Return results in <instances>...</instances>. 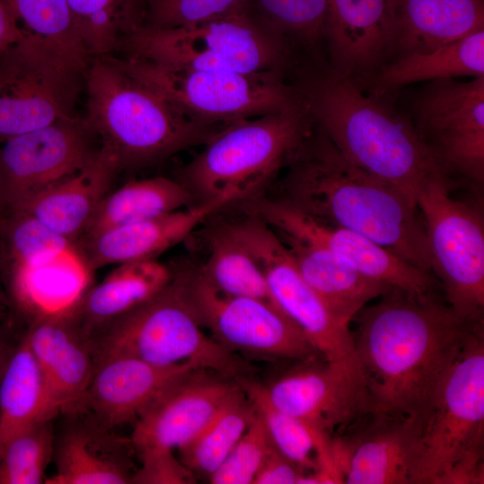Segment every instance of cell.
Segmentation results:
<instances>
[{"mask_svg":"<svg viewBox=\"0 0 484 484\" xmlns=\"http://www.w3.org/2000/svg\"><path fill=\"white\" fill-rule=\"evenodd\" d=\"M353 318L357 363L373 409L422 426L461 350L482 326L430 293L390 287Z\"/></svg>","mask_w":484,"mask_h":484,"instance_id":"cell-1","label":"cell"},{"mask_svg":"<svg viewBox=\"0 0 484 484\" xmlns=\"http://www.w3.org/2000/svg\"><path fill=\"white\" fill-rule=\"evenodd\" d=\"M285 168L282 197L277 200L316 220L362 234L419 269L432 271L417 205L349 161L315 123Z\"/></svg>","mask_w":484,"mask_h":484,"instance_id":"cell-2","label":"cell"},{"mask_svg":"<svg viewBox=\"0 0 484 484\" xmlns=\"http://www.w3.org/2000/svg\"><path fill=\"white\" fill-rule=\"evenodd\" d=\"M314 123L351 163L387 182L417 205L419 190L445 174L411 120L383 98L323 67L297 84ZM448 176V175H447Z\"/></svg>","mask_w":484,"mask_h":484,"instance_id":"cell-3","label":"cell"},{"mask_svg":"<svg viewBox=\"0 0 484 484\" xmlns=\"http://www.w3.org/2000/svg\"><path fill=\"white\" fill-rule=\"evenodd\" d=\"M82 117L118 170L145 167L203 144L222 126L192 120L134 76L117 55L92 56L84 71Z\"/></svg>","mask_w":484,"mask_h":484,"instance_id":"cell-4","label":"cell"},{"mask_svg":"<svg viewBox=\"0 0 484 484\" xmlns=\"http://www.w3.org/2000/svg\"><path fill=\"white\" fill-rule=\"evenodd\" d=\"M313 126L303 100L288 110L227 124L181 169L178 181L196 203L247 198L287 166Z\"/></svg>","mask_w":484,"mask_h":484,"instance_id":"cell-5","label":"cell"},{"mask_svg":"<svg viewBox=\"0 0 484 484\" xmlns=\"http://www.w3.org/2000/svg\"><path fill=\"white\" fill-rule=\"evenodd\" d=\"M482 326L446 374L421 428L413 484L483 483Z\"/></svg>","mask_w":484,"mask_h":484,"instance_id":"cell-6","label":"cell"},{"mask_svg":"<svg viewBox=\"0 0 484 484\" xmlns=\"http://www.w3.org/2000/svg\"><path fill=\"white\" fill-rule=\"evenodd\" d=\"M90 337L95 363L125 355L160 367L190 365L236 381L251 374L240 356L204 333L173 274L157 295L95 329Z\"/></svg>","mask_w":484,"mask_h":484,"instance_id":"cell-7","label":"cell"},{"mask_svg":"<svg viewBox=\"0 0 484 484\" xmlns=\"http://www.w3.org/2000/svg\"><path fill=\"white\" fill-rule=\"evenodd\" d=\"M120 56L203 71H285L293 48L248 11L188 26L142 27L123 40Z\"/></svg>","mask_w":484,"mask_h":484,"instance_id":"cell-8","label":"cell"},{"mask_svg":"<svg viewBox=\"0 0 484 484\" xmlns=\"http://www.w3.org/2000/svg\"><path fill=\"white\" fill-rule=\"evenodd\" d=\"M120 57L134 76L161 93L184 115L207 125L222 126L288 110L302 102L297 84L288 83L283 71H203Z\"/></svg>","mask_w":484,"mask_h":484,"instance_id":"cell-9","label":"cell"},{"mask_svg":"<svg viewBox=\"0 0 484 484\" xmlns=\"http://www.w3.org/2000/svg\"><path fill=\"white\" fill-rule=\"evenodd\" d=\"M170 266L199 324L228 350L271 361L322 358L300 328L274 304L227 295L208 283L198 269Z\"/></svg>","mask_w":484,"mask_h":484,"instance_id":"cell-10","label":"cell"},{"mask_svg":"<svg viewBox=\"0 0 484 484\" xmlns=\"http://www.w3.org/2000/svg\"><path fill=\"white\" fill-rule=\"evenodd\" d=\"M449 176L429 179L417 207L424 219L434 271L447 304L461 317L482 322L484 309V221L480 206L454 198Z\"/></svg>","mask_w":484,"mask_h":484,"instance_id":"cell-11","label":"cell"},{"mask_svg":"<svg viewBox=\"0 0 484 484\" xmlns=\"http://www.w3.org/2000/svg\"><path fill=\"white\" fill-rule=\"evenodd\" d=\"M86 68L24 37L0 54V143L78 117Z\"/></svg>","mask_w":484,"mask_h":484,"instance_id":"cell-12","label":"cell"},{"mask_svg":"<svg viewBox=\"0 0 484 484\" xmlns=\"http://www.w3.org/2000/svg\"><path fill=\"white\" fill-rule=\"evenodd\" d=\"M439 167L474 183L484 180V76L428 82L408 116Z\"/></svg>","mask_w":484,"mask_h":484,"instance_id":"cell-13","label":"cell"},{"mask_svg":"<svg viewBox=\"0 0 484 484\" xmlns=\"http://www.w3.org/2000/svg\"><path fill=\"white\" fill-rule=\"evenodd\" d=\"M226 225L261 267L273 304L300 328L320 356L330 361L357 362L350 328L339 323L305 281L275 231L252 214Z\"/></svg>","mask_w":484,"mask_h":484,"instance_id":"cell-14","label":"cell"},{"mask_svg":"<svg viewBox=\"0 0 484 484\" xmlns=\"http://www.w3.org/2000/svg\"><path fill=\"white\" fill-rule=\"evenodd\" d=\"M100 150L82 117L58 120L0 143L2 216L90 164Z\"/></svg>","mask_w":484,"mask_h":484,"instance_id":"cell-15","label":"cell"},{"mask_svg":"<svg viewBox=\"0 0 484 484\" xmlns=\"http://www.w3.org/2000/svg\"><path fill=\"white\" fill-rule=\"evenodd\" d=\"M300 364L264 385L278 409L329 437L374 411L357 362L315 359Z\"/></svg>","mask_w":484,"mask_h":484,"instance_id":"cell-16","label":"cell"},{"mask_svg":"<svg viewBox=\"0 0 484 484\" xmlns=\"http://www.w3.org/2000/svg\"><path fill=\"white\" fill-rule=\"evenodd\" d=\"M422 425L384 411L361 416L332 438L342 483L413 484Z\"/></svg>","mask_w":484,"mask_h":484,"instance_id":"cell-17","label":"cell"},{"mask_svg":"<svg viewBox=\"0 0 484 484\" xmlns=\"http://www.w3.org/2000/svg\"><path fill=\"white\" fill-rule=\"evenodd\" d=\"M216 372L194 369L170 384L134 422L131 444L138 454L179 449L194 438L241 391Z\"/></svg>","mask_w":484,"mask_h":484,"instance_id":"cell-18","label":"cell"},{"mask_svg":"<svg viewBox=\"0 0 484 484\" xmlns=\"http://www.w3.org/2000/svg\"><path fill=\"white\" fill-rule=\"evenodd\" d=\"M247 206L251 214L263 220L277 234L324 246L378 282L418 294L432 292L434 281L429 272L362 234L316 220L280 200L260 199Z\"/></svg>","mask_w":484,"mask_h":484,"instance_id":"cell-19","label":"cell"},{"mask_svg":"<svg viewBox=\"0 0 484 484\" xmlns=\"http://www.w3.org/2000/svg\"><path fill=\"white\" fill-rule=\"evenodd\" d=\"M24 338L58 414H82L95 359L79 306L66 313L30 322Z\"/></svg>","mask_w":484,"mask_h":484,"instance_id":"cell-20","label":"cell"},{"mask_svg":"<svg viewBox=\"0 0 484 484\" xmlns=\"http://www.w3.org/2000/svg\"><path fill=\"white\" fill-rule=\"evenodd\" d=\"M325 44L328 67L366 89L391 57L390 0H328Z\"/></svg>","mask_w":484,"mask_h":484,"instance_id":"cell-21","label":"cell"},{"mask_svg":"<svg viewBox=\"0 0 484 484\" xmlns=\"http://www.w3.org/2000/svg\"><path fill=\"white\" fill-rule=\"evenodd\" d=\"M194 369L190 365L160 367L125 355L103 358L95 363L84 412L110 429L135 422L170 384Z\"/></svg>","mask_w":484,"mask_h":484,"instance_id":"cell-22","label":"cell"},{"mask_svg":"<svg viewBox=\"0 0 484 484\" xmlns=\"http://www.w3.org/2000/svg\"><path fill=\"white\" fill-rule=\"evenodd\" d=\"M229 203L224 198L210 200L192 204L186 210L113 227L80 238L75 251L91 272L109 264L155 259Z\"/></svg>","mask_w":484,"mask_h":484,"instance_id":"cell-23","label":"cell"},{"mask_svg":"<svg viewBox=\"0 0 484 484\" xmlns=\"http://www.w3.org/2000/svg\"><path fill=\"white\" fill-rule=\"evenodd\" d=\"M390 4L393 48L388 62L484 29V0H390Z\"/></svg>","mask_w":484,"mask_h":484,"instance_id":"cell-24","label":"cell"},{"mask_svg":"<svg viewBox=\"0 0 484 484\" xmlns=\"http://www.w3.org/2000/svg\"><path fill=\"white\" fill-rule=\"evenodd\" d=\"M118 171L115 158L100 147L86 167L41 191L13 212L35 217L76 245Z\"/></svg>","mask_w":484,"mask_h":484,"instance_id":"cell-25","label":"cell"},{"mask_svg":"<svg viewBox=\"0 0 484 484\" xmlns=\"http://www.w3.org/2000/svg\"><path fill=\"white\" fill-rule=\"evenodd\" d=\"M277 235L292 255L305 281L344 326L349 327L369 301L390 288L366 276L347 259L324 246L288 235Z\"/></svg>","mask_w":484,"mask_h":484,"instance_id":"cell-26","label":"cell"},{"mask_svg":"<svg viewBox=\"0 0 484 484\" xmlns=\"http://www.w3.org/2000/svg\"><path fill=\"white\" fill-rule=\"evenodd\" d=\"M94 420L69 427L55 447L56 471L47 484H126L132 471L126 443Z\"/></svg>","mask_w":484,"mask_h":484,"instance_id":"cell-27","label":"cell"},{"mask_svg":"<svg viewBox=\"0 0 484 484\" xmlns=\"http://www.w3.org/2000/svg\"><path fill=\"white\" fill-rule=\"evenodd\" d=\"M4 272L9 303L30 322L76 308L90 288L87 276L91 272L75 250L41 264Z\"/></svg>","mask_w":484,"mask_h":484,"instance_id":"cell-28","label":"cell"},{"mask_svg":"<svg viewBox=\"0 0 484 484\" xmlns=\"http://www.w3.org/2000/svg\"><path fill=\"white\" fill-rule=\"evenodd\" d=\"M484 76V29L425 53H413L385 64L367 89L384 98L419 82Z\"/></svg>","mask_w":484,"mask_h":484,"instance_id":"cell-29","label":"cell"},{"mask_svg":"<svg viewBox=\"0 0 484 484\" xmlns=\"http://www.w3.org/2000/svg\"><path fill=\"white\" fill-rule=\"evenodd\" d=\"M170 265L155 259L117 264L90 286L79 305L82 325L91 333L157 295L171 279Z\"/></svg>","mask_w":484,"mask_h":484,"instance_id":"cell-30","label":"cell"},{"mask_svg":"<svg viewBox=\"0 0 484 484\" xmlns=\"http://www.w3.org/2000/svg\"><path fill=\"white\" fill-rule=\"evenodd\" d=\"M57 414L23 337L0 383V455L15 436Z\"/></svg>","mask_w":484,"mask_h":484,"instance_id":"cell-31","label":"cell"},{"mask_svg":"<svg viewBox=\"0 0 484 484\" xmlns=\"http://www.w3.org/2000/svg\"><path fill=\"white\" fill-rule=\"evenodd\" d=\"M194 199L177 179L153 177L130 180L104 196L80 238L180 210L196 203Z\"/></svg>","mask_w":484,"mask_h":484,"instance_id":"cell-32","label":"cell"},{"mask_svg":"<svg viewBox=\"0 0 484 484\" xmlns=\"http://www.w3.org/2000/svg\"><path fill=\"white\" fill-rule=\"evenodd\" d=\"M90 56L116 54L125 39L144 26L147 0H67Z\"/></svg>","mask_w":484,"mask_h":484,"instance_id":"cell-33","label":"cell"},{"mask_svg":"<svg viewBox=\"0 0 484 484\" xmlns=\"http://www.w3.org/2000/svg\"><path fill=\"white\" fill-rule=\"evenodd\" d=\"M198 272L208 283L227 295L273 304L261 267L226 224L212 232L207 258Z\"/></svg>","mask_w":484,"mask_h":484,"instance_id":"cell-34","label":"cell"},{"mask_svg":"<svg viewBox=\"0 0 484 484\" xmlns=\"http://www.w3.org/2000/svg\"><path fill=\"white\" fill-rule=\"evenodd\" d=\"M255 415V408L241 389L194 438L177 449L180 461L194 477L209 479Z\"/></svg>","mask_w":484,"mask_h":484,"instance_id":"cell-35","label":"cell"},{"mask_svg":"<svg viewBox=\"0 0 484 484\" xmlns=\"http://www.w3.org/2000/svg\"><path fill=\"white\" fill-rule=\"evenodd\" d=\"M247 11L293 50L317 57L326 43L328 0H249Z\"/></svg>","mask_w":484,"mask_h":484,"instance_id":"cell-36","label":"cell"},{"mask_svg":"<svg viewBox=\"0 0 484 484\" xmlns=\"http://www.w3.org/2000/svg\"><path fill=\"white\" fill-rule=\"evenodd\" d=\"M24 37L36 39L86 68L91 56L74 25L67 0H5Z\"/></svg>","mask_w":484,"mask_h":484,"instance_id":"cell-37","label":"cell"},{"mask_svg":"<svg viewBox=\"0 0 484 484\" xmlns=\"http://www.w3.org/2000/svg\"><path fill=\"white\" fill-rule=\"evenodd\" d=\"M75 250L68 238L26 212H12L0 220V268L31 266Z\"/></svg>","mask_w":484,"mask_h":484,"instance_id":"cell-38","label":"cell"},{"mask_svg":"<svg viewBox=\"0 0 484 484\" xmlns=\"http://www.w3.org/2000/svg\"><path fill=\"white\" fill-rule=\"evenodd\" d=\"M247 398L263 419L274 445L306 473L317 469L313 458L318 448L332 437L315 432L298 419L275 407L268 399L264 385L248 377L238 380Z\"/></svg>","mask_w":484,"mask_h":484,"instance_id":"cell-39","label":"cell"},{"mask_svg":"<svg viewBox=\"0 0 484 484\" xmlns=\"http://www.w3.org/2000/svg\"><path fill=\"white\" fill-rule=\"evenodd\" d=\"M54 451L53 419L15 436L0 455V484L45 483V472Z\"/></svg>","mask_w":484,"mask_h":484,"instance_id":"cell-40","label":"cell"},{"mask_svg":"<svg viewBox=\"0 0 484 484\" xmlns=\"http://www.w3.org/2000/svg\"><path fill=\"white\" fill-rule=\"evenodd\" d=\"M265 425L256 415L219 468L210 476L212 484H249L274 447Z\"/></svg>","mask_w":484,"mask_h":484,"instance_id":"cell-41","label":"cell"},{"mask_svg":"<svg viewBox=\"0 0 484 484\" xmlns=\"http://www.w3.org/2000/svg\"><path fill=\"white\" fill-rule=\"evenodd\" d=\"M249 0H147L143 27L171 29L184 27L247 11Z\"/></svg>","mask_w":484,"mask_h":484,"instance_id":"cell-42","label":"cell"},{"mask_svg":"<svg viewBox=\"0 0 484 484\" xmlns=\"http://www.w3.org/2000/svg\"><path fill=\"white\" fill-rule=\"evenodd\" d=\"M141 466L135 470L132 483L191 484L195 477L172 451H151L139 454Z\"/></svg>","mask_w":484,"mask_h":484,"instance_id":"cell-43","label":"cell"},{"mask_svg":"<svg viewBox=\"0 0 484 484\" xmlns=\"http://www.w3.org/2000/svg\"><path fill=\"white\" fill-rule=\"evenodd\" d=\"M306 471L274 446L265 457L253 483L298 484Z\"/></svg>","mask_w":484,"mask_h":484,"instance_id":"cell-44","label":"cell"},{"mask_svg":"<svg viewBox=\"0 0 484 484\" xmlns=\"http://www.w3.org/2000/svg\"><path fill=\"white\" fill-rule=\"evenodd\" d=\"M23 38L5 0H0V54Z\"/></svg>","mask_w":484,"mask_h":484,"instance_id":"cell-45","label":"cell"},{"mask_svg":"<svg viewBox=\"0 0 484 484\" xmlns=\"http://www.w3.org/2000/svg\"><path fill=\"white\" fill-rule=\"evenodd\" d=\"M14 349L15 348L12 347L3 332L0 330V383Z\"/></svg>","mask_w":484,"mask_h":484,"instance_id":"cell-46","label":"cell"},{"mask_svg":"<svg viewBox=\"0 0 484 484\" xmlns=\"http://www.w3.org/2000/svg\"><path fill=\"white\" fill-rule=\"evenodd\" d=\"M0 304L4 306H6L9 304L8 297H7L6 292L4 290V286L1 280H0Z\"/></svg>","mask_w":484,"mask_h":484,"instance_id":"cell-47","label":"cell"},{"mask_svg":"<svg viewBox=\"0 0 484 484\" xmlns=\"http://www.w3.org/2000/svg\"><path fill=\"white\" fill-rule=\"evenodd\" d=\"M4 307L5 306L0 304V323L3 321L4 317Z\"/></svg>","mask_w":484,"mask_h":484,"instance_id":"cell-48","label":"cell"},{"mask_svg":"<svg viewBox=\"0 0 484 484\" xmlns=\"http://www.w3.org/2000/svg\"><path fill=\"white\" fill-rule=\"evenodd\" d=\"M0 216L2 217V212H1V208H0Z\"/></svg>","mask_w":484,"mask_h":484,"instance_id":"cell-49","label":"cell"},{"mask_svg":"<svg viewBox=\"0 0 484 484\" xmlns=\"http://www.w3.org/2000/svg\"><path fill=\"white\" fill-rule=\"evenodd\" d=\"M1 218H2V217L0 216V220H1Z\"/></svg>","mask_w":484,"mask_h":484,"instance_id":"cell-50","label":"cell"}]
</instances>
